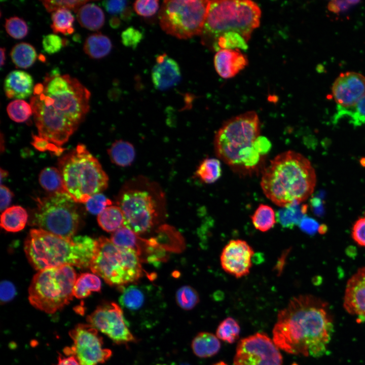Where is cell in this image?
I'll use <instances>...</instances> for the list:
<instances>
[{
	"label": "cell",
	"mask_w": 365,
	"mask_h": 365,
	"mask_svg": "<svg viewBox=\"0 0 365 365\" xmlns=\"http://www.w3.org/2000/svg\"><path fill=\"white\" fill-rule=\"evenodd\" d=\"M77 279L72 266L64 265L39 271L28 288V300L37 309L53 314L72 300Z\"/></svg>",
	"instance_id": "cell-9"
},
{
	"label": "cell",
	"mask_w": 365,
	"mask_h": 365,
	"mask_svg": "<svg viewBox=\"0 0 365 365\" xmlns=\"http://www.w3.org/2000/svg\"><path fill=\"white\" fill-rule=\"evenodd\" d=\"M79 223L77 202L66 192L38 199L30 222L31 225L64 238L73 237Z\"/></svg>",
	"instance_id": "cell-11"
},
{
	"label": "cell",
	"mask_w": 365,
	"mask_h": 365,
	"mask_svg": "<svg viewBox=\"0 0 365 365\" xmlns=\"http://www.w3.org/2000/svg\"><path fill=\"white\" fill-rule=\"evenodd\" d=\"M8 175V172L5 170H3L2 168L1 169V183L2 182V180L4 178H6Z\"/></svg>",
	"instance_id": "cell-58"
},
{
	"label": "cell",
	"mask_w": 365,
	"mask_h": 365,
	"mask_svg": "<svg viewBox=\"0 0 365 365\" xmlns=\"http://www.w3.org/2000/svg\"><path fill=\"white\" fill-rule=\"evenodd\" d=\"M111 161L115 165L121 167H127L131 165L135 157V150L129 142L116 140L107 150Z\"/></svg>",
	"instance_id": "cell-25"
},
{
	"label": "cell",
	"mask_w": 365,
	"mask_h": 365,
	"mask_svg": "<svg viewBox=\"0 0 365 365\" xmlns=\"http://www.w3.org/2000/svg\"><path fill=\"white\" fill-rule=\"evenodd\" d=\"M240 328L236 320L227 317L218 325L216 336L220 340L228 343H233L239 338Z\"/></svg>",
	"instance_id": "cell-37"
},
{
	"label": "cell",
	"mask_w": 365,
	"mask_h": 365,
	"mask_svg": "<svg viewBox=\"0 0 365 365\" xmlns=\"http://www.w3.org/2000/svg\"><path fill=\"white\" fill-rule=\"evenodd\" d=\"M28 220V214L22 207L18 205L8 207L2 213L1 226L5 230L17 232L22 230Z\"/></svg>",
	"instance_id": "cell-24"
},
{
	"label": "cell",
	"mask_w": 365,
	"mask_h": 365,
	"mask_svg": "<svg viewBox=\"0 0 365 365\" xmlns=\"http://www.w3.org/2000/svg\"><path fill=\"white\" fill-rule=\"evenodd\" d=\"M307 210L306 204L294 203L279 209L276 214V219L282 227L291 229L299 225Z\"/></svg>",
	"instance_id": "cell-27"
},
{
	"label": "cell",
	"mask_w": 365,
	"mask_h": 365,
	"mask_svg": "<svg viewBox=\"0 0 365 365\" xmlns=\"http://www.w3.org/2000/svg\"><path fill=\"white\" fill-rule=\"evenodd\" d=\"M39 180L42 187L50 194L66 192L61 173L55 167L43 169L39 174Z\"/></svg>",
	"instance_id": "cell-32"
},
{
	"label": "cell",
	"mask_w": 365,
	"mask_h": 365,
	"mask_svg": "<svg viewBox=\"0 0 365 365\" xmlns=\"http://www.w3.org/2000/svg\"><path fill=\"white\" fill-rule=\"evenodd\" d=\"M0 296L2 303H7L12 300L16 295L14 285L9 281L3 280L1 283Z\"/></svg>",
	"instance_id": "cell-49"
},
{
	"label": "cell",
	"mask_w": 365,
	"mask_h": 365,
	"mask_svg": "<svg viewBox=\"0 0 365 365\" xmlns=\"http://www.w3.org/2000/svg\"><path fill=\"white\" fill-rule=\"evenodd\" d=\"M97 240L96 249L90 268L111 285L137 280L141 275L139 256L131 250L120 248L104 236Z\"/></svg>",
	"instance_id": "cell-10"
},
{
	"label": "cell",
	"mask_w": 365,
	"mask_h": 365,
	"mask_svg": "<svg viewBox=\"0 0 365 365\" xmlns=\"http://www.w3.org/2000/svg\"><path fill=\"white\" fill-rule=\"evenodd\" d=\"M213 365H228L224 361H220L214 363Z\"/></svg>",
	"instance_id": "cell-59"
},
{
	"label": "cell",
	"mask_w": 365,
	"mask_h": 365,
	"mask_svg": "<svg viewBox=\"0 0 365 365\" xmlns=\"http://www.w3.org/2000/svg\"><path fill=\"white\" fill-rule=\"evenodd\" d=\"M97 240L87 236L64 238L40 229L30 230L24 242L27 259L36 270L64 265L90 267Z\"/></svg>",
	"instance_id": "cell-4"
},
{
	"label": "cell",
	"mask_w": 365,
	"mask_h": 365,
	"mask_svg": "<svg viewBox=\"0 0 365 365\" xmlns=\"http://www.w3.org/2000/svg\"><path fill=\"white\" fill-rule=\"evenodd\" d=\"M77 20L80 24L87 29L96 31L101 28L105 21L102 9L92 3L83 5L78 11Z\"/></svg>",
	"instance_id": "cell-22"
},
{
	"label": "cell",
	"mask_w": 365,
	"mask_h": 365,
	"mask_svg": "<svg viewBox=\"0 0 365 365\" xmlns=\"http://www.w3.org/2000/svg\"><path fill=\"white\" fill-rule=\"evenodd\" d=\"M315 170L302 154L286 151L272 159L263 172L260 182L265 195L275 204L285 207L301 203L313 193Z\"/></svg>",
	"instance_id": "cell-3"
},
{
	"label": "cell",
	"mask_w": 365,
	"mask_h": 365,
	"mask_svg": "<svg viewBox=\"0 0 365 365\" xmlns=\"http://www.w3.org/2000/svg\"><path fill=\"white\" fill-rule=\"evenodd\" d=\"M260 133V120L254 111L228 119L215 134L216 155L236 172L252 173L259 166L263 157L254 148Z\"/></svg>",
	"instance_id": "cell-5"
},
{
	"label": "cell",
	"mask_w": 365,
	"mask_h": 365,
	"mask_svg": "<svg viewBox=\"0 0 365 365\" xmlns=\"http://www.w3.org/2000/svg\"><path fill=\"white\" fill-rule=\"evenodd\" d=\"M0 56H1V67L2 68L3 66L5 64V62L6 60V49L5 48H1L0 49Z\"/></svg>",
	"instance_id": "cell-56"
},
{
	"label": "cell",
	"mask_w": 365,
	"mask_h": 365,
	"mask_svg": "<svg viewBox=\"0 0 365 365\" xmlns=\"http://www.w3.org/2000/svg\"><path fill=\"white\" fill-rule=\"evenodd\" d=\"M32 145L38 150L44 152L49 151L55 154H61L64 149L58 147L48 140L35 135H32Z\"/></svg>",
	"instance_id": "cell-47"
},
{
	"label": "cell",
	"mask_w": 365,
	"mask_h": 365,
	"mask_svg": "<svg viewBox=\"0 0 365 365\" xmlns=\"http://www.w3.org/2000/svg\"><path fill=\"white\" fill-rule=\"evenodd\" d=\"M13 194L12 192L6 186H1V211H4L8 208L12 201Z\"/></svg>",
	"instance_id": "cell-53"
},
{
	"label": "cell",
	"mask_w": 365,
	"mask_h": 365,
	"mask_svg": "<svg viewBox=\"0 0 365 365\" xmlns=\"http://www.w3.org/2000/svg\"><path fill=\"white\" fill-rule=\"evenodd\" d=\"M261 11L251 1H210L201 33L204 45L211 48L224 35L238 34L247 42L260 23Z\"/></svg>",
	"instance_id": "cell-7"
},
{
	"label": "cell",
	"mask_w": 365,
	"mask_h": 365,
	"mask_svg": "<svg viewBox=\"0 0 365 365\" xmlns=\"http://www.w3.org/2000/svg\"><path fill=\"white\" fill-rule=\"evenodd\" d=\"M121 291L119 302L123 307L131 311H136L143 306L145 296L142 288L131 285L121 288Z\"/></svg>",
	"instance_id": "cell-35"
},
{
	"label": "cell",
	"mask_w": 365,
	"mask_h": 365,
	"mask_svg": "<svg viewBox=\"0 0 365 365\" xmlns=\"http://www.w3.org/2000/svg\"><path fill=\"white\" fill-rule=\"evenodd\" d=\"M334 332L327 304L312 295H301L279 311L272 340L287 353L319 357L327 352Z\"/></svg>",
	"instance_id": "cell-2"
},
{
	"label": "cell",
	"mask_w": 365,
	"mask_h": 365,
	"mask_svg": "<svg viewBox=\"0 0 365 365\" xmlns=\"http://www.w3.org/2000/svg\"><path fill=\"white\" fill-rule=\"evenodd\" d=\"M119 24L120 22L117 18L114 17L110 20V24L114 28L117 27Z\"/></svg>",
	"instance_id": "cell-57"
},
{
	"label": "cell",
	"mask_w": 365,
	"mask_h": 365,
	"mask_svg": "<svg viewBox=\"0 0 365 365\" xmlns=\"http://www.w3.org/2000/svg\"><path fill=\"white\" fill-rule=\"evenodd\" d=\"M65 45V40L55 34H49L44 36L42 46L44 51L49 54L59 52Z\"/></svg>",
	"instance_id": "cell-46"
},
{
	"label": "cell",
	"mask_w": 365,
	"mask_h": 365,
	"mask_svg": "<svg viewBox=\"0 0 365 365\" xmlns=\"http://www.w3.org/2000/svg\"><path fill=\"white\" fill-rule=\"evenodd\" d=\"M56 365H80L79 362L74 356H63L60 354Z\"/></svg>",
	"instance_id": "cell-55"
},
{
	"label": "cell",
	"mask_w": 365,
	"mask_h": 365,
	"mask_svg": "<svg viewBox=\"0 0 365 365\" xmlns=\"http://www.w3.org/2000/svg\"><path fill=\"white\" fill-rule=\"evenodd\" d=\"M5 28L7 33L16 39H21L28 33V26L25 21L17 16L6 19Z\"/></svg>",
	"instance_id": "cell-41"
},
{
	"label": "cell",
	"mask_w": 365,
	"mask_h": 365,
	"mask_svg": "<svg viewBox=\"0 0 365 365\" xmlns=\"http://www.w3.org/2000/svg\"><path fill=\"white\" fill-rule=\"evenodd\" d=\"M156 365H169V364L163 363V364H157Z\"/></svg>",
	"instance_id": "cell-60"
},
{
	"label": "cell",
	"mask_w": 365,
	"mask_h": 365,
	"mask_svg": "<svg viewBox=\"0 0 365 365\" xmlns=\"http://www.w3.org/2000/svg\"><path fill=\"white\" fill-rule=\"evenodd\" d=\"M90 91L76 78L52 70L30 98L39 136L61 147L89 110Z\"/></svg>",
	"instance_id": "cell-1"
},
{
	"label": "cell",
	"mask_w": 365,
	"mask_h": 365,
	"mask_svg": "<svg viewBox=\"0 0 365 365\" xmlns=\"http://www.w3.org/2000/svg\"><path fill=\"white\" fill-rule=\"evenodd\" d=\"M52 23L51 27L55 33L71 34L74 32L75 18L71 12L67 9H59L52 13Z\"/></svg>",
	"instance_id": "cell-36"
},
{
	"label": "cell",
	"mask_w": 365,
	"mask_h": 365,
	"mask_svg": "<svg viewBox=\"0 0 365 365\" xmlns=\"http://www.w3.org/2000/svg\"><path fill=\"white\" fill-rule=\"evenodd\" d=\"M87 321L117 344L136 341L128 327L122 308L115 302L99 305L87 317Z\"/></svg>",
	"instance_id": "cell-15"
},
{
	"label": "cell",
	"mask_w": 365,
	"mask_h": 365,
	"mask_svg": "<svg viewBox=\"0 0 365 365\" xmlns=\"http://www.w3.org/2000/svg\"><path fill=\"white\" fill-rule=\"evenodd\" d=\"M210 1H164L159 12L160 24L167 34L179 39L201 35Z\"/></svg>",
	"instance_id": "cell-12"
},
{
	"label": "cell",
	"mask_w": 365,
	"mask_h": 365,
	"mask_svg": "<svg viewBox=\"0 0 365 365\" xmlns=\"http://www.w3.org/2000/svg\"><path fill=\"white\" fill-rule=\"evenodd\" d=\"M195 176L205 184H212L218 180L222 175L220 160L215 158H206L199 165Z\"/></svg>",
	"instance_id": "cell-33"
},
{
	"label": "cell",
	"mask_w": 365,
	"mask_h": 365,
	"mask_svg": "<svg viewBox=\"0 0 365 365\" xmlns=\"http://www.w3.org/2000/svg\"><path fill=\"white\" fill-rule=\"evenodd\" d=\"M127 5L126 1H105L102 2V5L106 11L113 15H122L125 11Z\"/></svg>",
	"instance_id": "cell-50"
},
{
	"label": "cell",
	"mask_w": 365,
	"mask_h": 365,
	"mask_svg": "<svg viewBox=\"0 0 365 365\" xmlns=\"http://www.w3.org/2000/svg\"><path fill=\"white\" fill-rule=\"evenodd\" d=\"M247 64V57L239 49H222L216 52L214 57L215 70L224 79L235 77Z\"/></svg>",
	"instance_id": "cell-20"
},
{
	"label": "cell",
	"mask_w": 365,
	"mask_h": 365,
	"mask_svg": "<svg viewBox=\"0 0 365 365\" xmlns=\"http://www.w3.org/2000/svg\"><path fill=\"white\" fill-rule=\"evenodd\" d=\"M317 223L312 218L304 217L299 224L301 229L308 233L315 232L317 228Z\"/></svg>",
	"instance_id": "cell-54"
},
{
	"label": "cell",
	"mask_w": 365,
	"mask_h": 365,
	"mask_svg": "<svg viewBox=\"0 0 365 365\" xmlns=\"http://www.w3.org/2000/svg\"><path fill=\"white\" fill-rule=\"evenodd\" d=\"M88 1H43L42 3L48 12H53L59 9H67L78 12L79 9Z\"/></svg>",
	"instance_id": "cell-42"
},
{
	"label": "cell",
	"mask_w": 365,
	"mask_h": 365,
	"mask_svg": "<svg viewBox=\"0 0 365 365\" xmlns=\"http://www.w3.org/2000/svg\"><path fill=\"white\" fill-rule=\"evenodd\" d=\"M13 63L18 68H27L35 62L37 54L34 48L30 44L22 42L16 44L10 52Z\"/></svg>",
	"instance_id": "cell-30"
},
{
	"label": "cell",
	"mask_w": 365,
	"mask_h": 365,
	"mask_svg": "<svg viewBox=\"0 0 365 365\" xmlns=\"http://www.w3.org/2000/svg\"><path fill=\"white\" fill-rule=\"evenodd\" d=\"M175 298L178 306L186 310L192 309L199 302L197 291L189 285L180 287L176 293Z\"/></svg>",
	"instance_id": "cell-40"
},
{
	"label": "cell",
	"mask_w": 365,
	"mask_h": 365,
	"mask_svg": "<svg viewBox=\"0 0 365 365\" xmlns=\"http://www.w3.org/2000/svg\"><path fill=\"white\" fill-rule=\"evenodd\" d=\"M233 364L282 365V356L273 340L264 333H257L239 342Z\"/></svg>",
	"instance_id": "cell-14"
},
{
	"label": "cell",
	"mask_w": 365,
	"mask_h": 365,
	"mask_svg": "<svg viewBox=\"0 0 365 365\" xmlns=\"http://www.w3.org/2000/svg\"><path fill=\"white\" fill-rule=\"evenodd\" d=\"M135 12L142 17H150L154 15L159 10V1L157 0H139L133 4Z\"/></svg>",
	"instance_id": "cell-44"
},
{
	"label": "cell",
	"mask_w": 365,
	"mask_h": 365,
	"mask_svg": "<svg viewBox=\"0 0 365 365\" xmlns=\"http://www.w3.org/2000/svg\"><path fill=\"white\" fill-rule=\"evenodd\" d=\"M251 220L256 229L265 232L274 227L276 222V215L271 206L261 204L251 216Z\"/></svg>",
	"instance_id": "cell-34"
},
{
	"label": "cell",
	"mask_w": 365,
	"mask_h": 365,
	"mask_svg": "<svg viewBox=\"0 0 365 365\" xmlns=\"http://www.w3.org/2000/svg\"><path fill=\"white\" fill-rule=\"evenodd\" d=\"M101 288L100 279L95 274L84 273L77 278L73 295L78 299H83L90 296L92 292L100 291Z\"/></svg>",
	"instance_id": "cell-28"
},
{
	"label": "cell",
	"mask_w": 365,
	"mask_h": 365,
	"mask_svg": "<svg viewBox=\"0 0 365 365\" xmlns=\"http://www.w3.org/2000/svg\"><path fill=\"white\" fill-rule=\"evenodd\" d=\"M142 38V33L138 29L132 26L125 29L121 34L122 44L126 47L132 49L136 48Z\"/></svg>",
	"instance_id": "cell-45"
},
{
	"label": "cell",
	"mask_w": 365,
	"mask_h": 365,
	"mask_svg": "<svg viewBox=\"0 0 365 365\" xmlns=\"http://www.w3.org/2000/svg\"><path fill=\"white\" fill-rule=\"evenodd\" d=\"M254 253L253 248L246 241L231 240L221 252V267L225 272L236 278L246 276L252 267Z\"/></svg>",
	"instance_id": "cell-16"
},
{
	"label": "cell",
	"mask_w": 365,
	"mask_h": 365,
	"mask_svg": "<svg viewBox=\"0 0 365 365\" xmlns=\"http://www.w3.org/2000/svg\"><path fill=\"white\" fill-rule=\"evenodd\" d=\"M72 340L71 346L63 352L66 356H74L80 365H97L109 359L112 351L103 347L102 338L98 331L89 323H79L69 332Z\"/></svg>",
	"instance_id": "cell-13"
},
{
	"label": "cell",
	"mask_w": 365,
	"mask_h": 365,
	"mask_svg": "<svg viewBox=\"0 0 365 365\" xmlns=\"http://www.w3.org/2000/svg\"><path fill=\"white\" fill-rule=\"evenodd\" d=\"M112 48L111 40L100 33L90 34L84 45L85 53L93 59H100L107 56Z\"/></svg>",
	"instance_id": "cell-26"
},
{
	"label": "cell",
	"mask_w": 365,
	"mask_h": 365,
	"mask_svg": "<svg viewBox=\"0 0 365 365\" xmlns=\"http://www.w3.org/2000/svg\"><path fill=\"white\" fill-rule=\"evenodd\" d=\"M151 74L153 83L157 89L164 90L176 85L181 72L177 62L166 54L159 55Z\"/></svg>",
	"instance_id": "cell-19"
},
{
	"label": "cell",
	"mask_w": 365,
	"mask_h": 365,
	"mask_svg": "<svg viewBox=\"0 0 365 365\" xmlns=\"http://www.w3.org/2000/svg\"><path fill=\"white\" fill-rule=\"evenodd\" d=\"M332 94L338 109L353 107L365 96V77L353 71L341 74L333 84Z\"/></svg>",
	"instance_id": "cell-17"
},
{
	"label": "cell",
	"mask_w": 365,
	"mask_h": 365,
	"mask_svg": "<svg viewBox=\"0 0 365 365\" xmlns=\"http://www.w3.org/2000/svg\"><path fill=\"white\" fill-rule=\"evenodd\" d=\"M254 148L263 156L267 155L271 150L272 144L267 137L260 135L254 143Z\"/></svg>",
	"instance_id": "cell-51"
},
{
	"label": "cell",
	"mask_w": 365,
	"mask_h": 365,
	"mask_svg": "<svg viewBox=\"0 0 365 365\" xmlns=\"http://www.w3.org/2000/svg\"><path fill=\"white\" fill-rule=\"evenodd\" d=\"M343 305L358 320L365 321V267L358 269L348 280Z\"/></svg>",
	"instance_id": "cell-18"
},
{
	"label": "cell",
	"mask_w": 365,
	"mask_h": 365,
	"mask_svg": "<svg viewBox=\"0 0 365 365\" xmlns=\"http://www.w3.org/2000/svg\"><path fill=\"white\" fill-rule=\"evenodd\" d=\"M58 165L65 191L77 203H86L108 187L107 175L83 144L60 158Z\"/></svg>",
	"instance_id": "cell-8"
},
{
	"label": "cell",
	"mask_w": 365,
	"mask_h": 365,
	"mask_svg": "<svg viewBox=\"0 0 365 365\" xmlns=\"http://www.w3.org/2000/svg\"><path fill=\"white\" fill-rule=\"evenodd\" d=\"M97 221L103 230L114 232L124 226V216L118 205H111L98 215Z\"/></svg>",
	"instance_id": "cell-29"
},
{
	"label": "cell",
	"mask_w": 365,
	"mask_h": 365,
	"mask_svg": "<svg viewBox=\"0 0 365 365\" xmlns=\"http://www.w3.org/2000/svg\"><path fill=\"white\" fill-rule=\"evenodd\" d=\"M221 346V342L216 336L208 332L198 333L191 344L194 354L201 358L214 356L218 352Z\"/></svg>",
	"instance_id": "cell-23"
},
{
	"label": "cell",
	"mask_w": 365,
	"mask_h": 365,
	"mask_svg": "<svg viewBox=\"0 0 365 365\" xmlns=\"http://www.w3.org/2000/svg\"><path fill=\"white\" fill-rule=\"evenodd\" d=\"M351 235L358 245L365 247V217L359 218L354 223Z\"/></svg>",
	"instance_id": "cell-48"
},
{
	"label": "cell",
	"mask_w": 365,
	"mask_h": 365,
	"mask_svg": "<svg viewBox=\"0 0 365 365\" xmlns=\"http://www.w3.org/2000/svg\"><path fill=\"white\" fill-rule=\"evenodd\" d=\"M7 112L13 121L22 123L26 121L32 114L30 103L22 99H15L7 105Z\"/></svg>",
	"instance_id": "cell-38"
},
{
	"label": "cell",
	"mask_w": 365,
	"mask_h": 365,
	"mask_svg": "<svg viewBox=\"0 0 365 365\" xmlns=\"http://www.w3.org/2000/svg\"><path fill=\"white\" fill-rule=\"evenodd\" d=\"M165 195L157 183L142 175L128 180L118 196L124 226L136 234L149 231L163 208Z\"/></svg>",
	"instance_id": "cell-6"
},
{
	"label": "cell",
	"mask_w": 365,
	"mask_h": 365,
	"mask_svg": "<svg viewBox=\"0 0 365 365\" xmlns=\"http://www.w3.org/2000/svg\"><path fill=\"white\" fill-rule=\"evenodd\" d=\"M349 117V122L357 127L365 124V96L353 107L348 109H338L335 120Z\"/></svg>",
	"instance_id": "cell-39"
},
{
	"label": "cell",
	"mask_w": 365,
	"mask_h": 365,
	"mask_svg": "<svg viewBox=\"0 0 365 365\" xmlns=\"http://www.w3.org/2000/svg\"><path fill=\"white\" fill-rule=\"evenodd\" d=\"M111 240L117 246L129 249L141 254L139 238L135 233L125 226H122L112 234Z\"/></svg>",
	"instance_id": "cell-31"
},
{
	"label": "cell",
	"mask_w": 365,
	"mask_h": 365,
	"mask_svg": "<svg viewBox=\"0 0 365 365\" xmlns=\"http://www.w3.org/2000/svg\"><path fill=\"white\" fill-rule=\"evenodd\" d=\"M34 87L32 77L23 70L11 71L4 80V92L9 99L26 98L33 94Z\"/></svg>",
	"instance_id": "cell-21"
},
{
	"label": "cell",
	"mask_w": 365,
	"mask_h": 365,
	"mask_svg": "<svg viewBox=\"0 0 365 365\" xmlns=\"http://www.w3.org/2000/svg\"><path fill=\"white\" fill-rule=\"evenodd\" d=\"M359 1H332L328 5V9L333 12L338 13L346 10L351 6L356 4Z\"/></svg>",
	"instance_id": "cell-52"
},
{
	"label": "cell",
	"mask_w": 365,
	"mask_h": 365,
	"mask_svg": "<svg viewBox=\"0 0 365 365\" xmlns=\"http://www.w3.org/2000/svg\"><path fill=\"white\" fill-rule=\"evenodd\" d=\"M112 204L111 200L101 193L92 196L86 203V207L91 213L98 215Z\"/></svg>",
	"instance_id": "cell-43"
}]
</instances>
